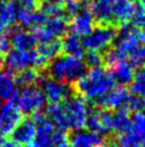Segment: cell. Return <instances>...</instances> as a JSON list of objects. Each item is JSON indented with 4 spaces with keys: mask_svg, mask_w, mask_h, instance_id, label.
<instances>
[{
    "mask_svg": "<svg viewBox=\"0 0 145 147\" xmlns=\"http://www.w3.org/2000/svg\"><path fill=\"white\" fill-rule=\"evenodd\" d=\"M114 84L115 81L108 69L93 67L72 83V88L75 94L94 102L113 88Z\"/></svg>",
    "mask_w": 145,
    "mask_h": 147,
    "instance_id": "obj_1",
    "label": "cell"
},
{
    "mask_svg": "<svg viewBox=\"0 0 145 147\" xmlns=\"http://www.w3.org/2000/svg\"><path fill=\"white\" fill-rule=\"evenodd\" d=\"M86 65L80 58L69 55H59L53 59L47 67L49 78L58 82L74 83L86 71Z\"/></svg>",
    "mask_w": 145,
    "mask_h": 147,
    "instance_id": "obj_2",
    "label": "cell"
},
{
    "mask_svg": "<svg viewBox=\"0 0 145 147\" xmlns=\"http://www.w3.org/2000/svg\"><path fill=\"white\" fill-rule=\"evenodd\" d=\"M117 26L113 24H97L92 31L83 36L81 43L84 49H97L104 52L111 46L113 41L117 38Z\"/></svg>",
    "mask_w": 145,
    "mask_h": 147,
    "instance_id": "obj_3",
    "label": "cell"
},
{
    "mask_svg": "<svg viewBox=\"0 0 145 147\" xmlns=\"http://www.w3.org/2000/svg\"><path fill=\"white\" fill-rule=\"evenodd\" d=\"M65 110L71 130H82L85 128L89 115V106L84 98L74 94L62 103Z\"/></svg>",
    "mask_w": 145,
    "mask_h": 147,
    "instance_id": "obj_4",
    "label": "cell"
},
{
    "mask_svg": "<svg viewBox=\"0 0 145 147\" xmlns=\"http://www.w3.org/2000/svg\"><path fill=\"white\" fill-rule=\"evenodd\" d=\"M15 100L21 113L28 115H33L36 112L42 111L47 101L44 91L36 85L23 87Z\"/></svg>",
    "mask_w": 145,
    "mask_h": 147,
    "instance_id": "obj_5",
    "label": "cell"
},
{
    "mask_svg": "<svg viewBox=\"0 0 145 147\" xmlns=\"http://www.w3.org/2000/svg\"><path fill=\"white\" fill-rule=\"evenodd\" d=\"M36 84L40 85V88L44 91L49 103H63L72 96V91L74 92L72 86H69L67 83L58 82L51 78H47L43 72Z\"/></svg>",
    "mask_w": 145,
    "mask_h": 147,
    "instance_id": "obj_6",
    "label": "cell"
},
{
    "mask_svg": "<svg viewBox=\"0 0 145 147\" xmlns=\"http://www.w3.org/2000/svg\"><path fill=\"white\" fill-rule=\"evenodd\" d=\"M23 119V113L15 99L9 100L0 107V138L8 136Z\"/></svg>",
    "mask_w": 145,
    "mask_h": 147,
    "instance_id": "obj_7",
    "label": "cell"
},
{
    "mask_svg": "<svg viewBox=\"0 0 145 147\" xmlns=\"http://www.w3.org/2000/svg\"><path fill=\"white\" fill-rule=\"evenodd\" d=\"M129 96V90L126 88V86H114L102 97L95 100L94 103L97 107H102L110 111L118 110L127 103Z\"/></svg>",
    "mask_w": 145,
    "mask_h": 147,
    "instance_id": "obj_8",
    "label": "cell"
},
{
    "mask_svg": "<svg viewBox=\"0 0 145 147\" xmlns=\"http://www.w3.org/2000/svg\"><path fill=\"white\" fill-rule=\"evenodd\" d=\"M30 65L31 59L29 51L24 52L14 49L9 51L3 57V65L7 68V71L12 74L19 73L23 70L27 69Z\"/></svg>",
    "mask_w": 145,
    "mask_h": 147,
    "instance_id": "obj_9",
    "label": "cell"
},
{
    "mask_svg": "<svg viewBox=\"0 0 145 147\" xmlns=\"http://www.w3.org/2000/svg\"><path fill=\"white\" fill-rule=\"evenodd\" d=\"M36 134V123L32 117L23 118L16 128L11 133V139L15 141L18 145H28L32 143L35 139Z\"/></svg>",
    "mask_w": 145,
    "mask_h": 147,
    "instance_id": "obj_10",
    "label": "cell"
},
{
    "mask_svg": "<svg viewBox=\"0 0 145 147\" xmlns=\"http://www.w3.org/2000/svg\"><path fill=\"white\" fill-rule=\"evenodd\" d=\"M95 27V20L92 13L90 12L88 8L81 10L79 13L72 16V20L69 22V29L71 32L75 33L77 36H86Z\"/></svg>",
    "mask_w": 145,
    "mask_h": 147,
    "instance_id": "obj_11",
    "label": "cell"
},
{
    "mask_svg": "<svg viewBox=\"0 0 145 147\" xmlns=\"http://www.w3.org/2000/svg\"><path fill=\"white\" fill-rule=\"evenodd\" d=\"M137 11V5L131 0H113L112 16L115 26L126 24L133 20Z\"/></svg>",
    "mask_w": 145,
    "mask_h": 147,
    "instance_id": "obj_12",
    "label": "cell"
},
{
    "mask_svg": "<svg viewBox=\"0 0 145 147\" xmlns=\"http://www.w3.org/2000/svg\"><path fill=\"white\" fill-rule=\"evenodd\" d=\"M113 0H90L88 9L92 13L97 24H113L112 16Z\"/></svg>",
    "mask_w": 145,
    "mask_h": 147,
    "instance_id": "obj_13",
    "label": "cell"
},
{
    "mask_svg": "<svg viewBox=\"0 0 145 147\" xmlns=\"http://www.w3.org/2000/svg\"><path fill=\"white\" fill-rule=\"evenodd\" d=\"M10 40L11 44L14 46L15 49L28 52L33 49L36 41L30 31H26L20 27H12L10 30Z\"/></svg>",
    "mask_w": 145,
    "mask_h": 147,
    "instance_id": "obj_14",
    "label": "cell"
},
{
    "mask_svg": "<svg viewBox=\"0 0 145 147\" xmlns=\"http://www.w3.org/2000/svg\"><path fill=\"white\" fill-rule=\"evenodd\" d=\"M110 73L113 76L114 81L117 82L120 85L126 86L128 84H131L134 78V70L132 65L127 60H122L113 65L109 67Z\"/></svg>",
    "mask_w": 145,
    "mask_h": 147,
    "instance_id": "obj_15",
    "label": "cell"
},
{
    "mask_svg": "<svg viewBox=\"0 0 145 147\" xmlns=\"http://www.w3.org/2000/svg\"><path fill=\"white\" fill-rule=\"evenodd\" d=\"M62 54L80 59L84 57L85 49L81 43L79 36L72 32L65 34L64 39L62 40Z\"/></svg>",
    "mask_w": 145,
    "mask_h": 147,
    "instance_id": "obj_16",
    "label": "cell"
},
{
    "mask_svg": "<svg viewBox=\"0 0 145 147\" xmlns=\"http://www.w3.org/2000/svg\"><path fill=\"white\" fill-rule=\"evenodd\" d=\"M46 115L49 120L58 127V129L69 130V120L62 103H49L46 109Z\"/></svg>",
    "mask_w": 145,
    "mask_h": 147,
    "instance_id": "obj_17",
    "label": "cell"
},
{
    "mask_svg": "<svg viewBox=\"0 0 145 147\" xmlns=\"http://www.w3.org/2000/svg\"><path fill=\"white\" fill-rule=\"evenodd\" d=\"M55 125L49 118L43 120L36 125V134L33 143L37 147H50L51 146V136L55 132Z\"/></svg>",
    "mask_w": 145,
    "mask_h": 147,
    "instance_id": "obj_18",
    "label": "cell"
},
{
    "mask_svg": "<svg viewBox=\"0 0 145 147\" xmlns=\"http://www.w3.org/2000/svg\"><path fill=\"white\" fill-rule=\"evenodd\" d=\"M112 130L116 134H122V133H125L127 131L131 130L130 111L127 109L126 105L118 109L115 113H113Z\"/></svg>",
    "mask_w": 145,
    "mask_h": 147,
    "instance_id": "obj_19",
    "label": "cell"
},
{
    "mask_svg": "<svg viewBox=\"0 0 145 147\" xmlns=\"http://www.w3.org/2000/svg\"><path fill=\"white\" fill-rule=\"evenodd\" d=\"M18 96L17 85L14 80V74L5 71L0 81V102L16 99Z\"/></svg>",
    "mask_w": 145,
    "mask_h": 147,
    "instance_id": "obj_20",
    "label": "cell"
},
{
    "mask_svg": "<svg viewBox=\"0 0 145 147\" xmlns=\"http://www.w3.org/2000/svg\"><path fill=\"white\" fill-rule=\"evenodd\" d=\"M19 9L18 0H5L0 3V18L7 26L15 24L17 21V11Z\"/></svg>",
    "mask_w": 145,
    "mask_h": 147,
    "instance_id": "obj_21",
    "label": "cell"
},
{
    "mask_svg": "<svg viewBox=\"0 0 145 147\" xmlns=\"http://www.w3.org/2000/svg\"><path fill=\"white\" fill-rule=\"evenodd\" d=\"M44 26L48 28L55 37H60V36H65L67 30H69V18L64 15L62 16H48L46 20Z\"/></svg>",
    "mask_w": 145,
    "mask_h": 147,
    "instance_id": "obj_22",
    "label": "cell"
},
{
    "mask_svg": "<svg viewBox=\"0 0 145 147\" xmlns=\"http://www.w3.org/2000/svg\"><path fill=\"white\" fill-rule=\"evenodd\" d=\"M36 51L48 61H51L57 56L62 54V40L56 38L47 43H40Z\"/></svg>",
    "mask_w": 145,
    "mask_h": 147,
    "instance_id": "obj_23",
    "label": "cell"
},
{
    "mask_svg": "<svg viewBox=\"0 0 145 147\" xmlns=\"http://www.w3.org/2000/svg\"><path fill=\"white\" fill-rule=\"evenodd\" d=\"M43 71L37 70L35 68H27V69L23 70L21 72L17 73L16 75H14V80L16 83L17 86H21V87H27V86L35 85L39 78L42 74Z\"/></svg>",
    "mask_w": 145,
    "mask_h": 147,
    "instance_id": "obj_24",
    "label": "cell"
},
{
    "mask_svg": "<svg viewBox=\"0 0 145 147\" xmlns=\"http://www.w3.org/2000/svg\"><path fill=\"white\" fill-rule=\"evenodd\" d=\"M115 147H142V141L134 132L131 130L122 134H115L112 138Z\"/></svg>",
    "mask_w": 145,
    "mask_h": 147,
    "instance_id": "obj_25",
    "label": "cell"
},
{
    "mask_svg": "<svg viewBox=\"0 0 145 147\" xmlns=\"http://www.w3.org/2000/svg\"><path fill=\"white\" fill-rule=\"evenodd\" d=\"M69 141V147H95L93 142L92 131L89 130H77L75 131Z\"/></svg>",
    "mask_w": 145,
    "mask_h": 147,
    "instance_id": "obj_26",
    "label": "cell"
},
{
    "mask_svg": "<svg viewBox=\"0 0 145 147\" xmlns=\"http://www.w3.org/2000/svg\"><path fill=\"white\" fill-rule=\"evenodd\" d=\"M130 91L136 96L145 97V65L139 67L130 84Z\"/></svg>",
    "mask_w": 145,
    "mask_h": 147,
    "instance_id": "obj_27",
    "label": "cell"
},
{
    "mask_svg": "<svg viewBox=\"0 0 145 147\" xmlns=\"http://www.w3.org/2000/svg\"><path fill=\"white\" fill-rule=\"evenodd\" d=\"M29 31L33 36L34 40L40 43H47L56 39L53 32L48 28H46L44 25H32Z\"/></svg>",
    "mask_w": 145,
    "mask_h": 147,
    "instance_id": "obj_28",
    "label": "cell"
},
{
    "mask_svg": "<svg viewBox=\"0 0 145 147\" xmlns=\"http://www.w3.org/2000/svg\"><path fill=\"white\" fill-rule=\"evenodd\" d=\"M131 129L136 134L145 142V113L142 111L134 112L131 118Z\"/></svg>",
    "mask_w": 145,
    "mask_h": 147,
    "instance_id": "obj_29",
    "label": "cell"
},
{
    "mask_svg": "<svg viewBox=\"0 0 145 147\" xmlns=\"http://www.w3.org/2000/svg\"><path fill=\"white\" fill-rule=\"evenodd\" d=\"M41 11L45 13L47 16H62L64 15V8L62 5V0L44 2L40 5Z\"/></svg>",
    "mask_w": 145,
    "mask_h": 147,
    "instance_id": "obj_30",
    "label": "cell"
},
{
    "mask_svg": "<svg viewBox=\"0 0 145 147\" xmlns=\"http://www.w3.org/2000/svg\"><path fill=\"white\" fill-rule=\"evenodd\" d=\"M84 63L90 68L93 67H101L104 63V54L101 51L97 49H89L84 54Z\"/></svg>",
    "mask_w": 145,
    "mask_h": 147,
    "instance_id": "obj_31",
    "label": "cell"
},
{
    "mask_svg": "<svg viewBox=\"0 0 145 147\" xmlns=\"http://www.w3.org/2000/svg\"><path fill=\"white\" fill-rule=\"evenodd\" d=\"M62 5L69 16H74L82 10L83 2L82 0H62Z\"/></svg>",
    "mask_w": 145,
    "mask_h": 147,
    "instance_id": "obj_32",
    "label": "cell"
},
{
    "mask_svg": "<svg viewBox=\"0 0 145 147\" xmlns=\"http://www.w3.org/2000/svg\"><path fill=\"white\" fill-rule=\"evenodd\" d=\"M130 112H138L145 109V97H140L136 94L129 96L128 101L125 104Z\"/></svg>",
    "mask_w": 145,
    "mask_h": 147,
    "instance_id": "obj_33",
    "label": "cell"
},
{
    "mask_svg": "<svg viewBox=\"0 0 145 147\" xmlns=\"http://www.w3.org/2000/svg\"><path fill=\"white\" fill-rule=\"evenodd\" d=\"M129 62L132 65V67H141L145 65V43L137 49L136 53H133L131 56H129Z\"/></svg>",
    "mask_w": 145,
    "mask_h": 147,
    "instance_id": "obj_34",
    "label": "cell"
},
{
    "mask_svg": "<svg viewBox=\"0 0 145 147\" xmlns=\"http://www.w3.org/2000/svg\"><path fill=\"white\" fill-rule=\"evenodd\" d=\"M11 40L10 37L7 34H3L0 37V56L3 57L5 54L8 53L11 49Z\"/></svg>",
    "mask_w": 145,
    "mask_h": 147,
    "instance_id": "obj_35",
    "label": "cell"
},
{
    "mask_svg": "<svg viewBox=\"0 0 145 147\" xmlns=\"http://www.w3.org/2000/svg\"><path fill=\"white\" fill-rule=\"evenodd\" d=\"M0 147H19V145L8 136L0 138Z\"/></svg>",
    "mask_w": 145,
    "mask_h": 147,
    "instance_id": "obj_36",
    "label": "cell"
},
{
    "mask_svg": "<svg viewBox=\"0 0 145 147\" xmlns=\"http://www.w3.org/2000/svg\"><path fill=\"white\" fill-rule=\"evenodd\" d=\"M7 31H8V26L4 24V22L0 18V37L5 34Z\"/></svg>",
    "mask_w": 145,
    "mask_h": 147,
    "instance_id": "obj_37",
    "label": "cell"
},
{
    "mask_svg": "<svg viewBox=\"0 0 145 147\" xmlns=\"http://www.w3.org/2000/svg\"><path fill=\"white\" fill-rule=\"evenodd\" d=\"M53 147H69V140H65L63 142H60V143L53 145Z\"/></svg>",
    "mask_w": 145,
    "mask_h": 147,
    "instance_id": "obj_38",
    "label": "cell"
},
{
    "mask_svg": "<svg viewBox=\"0 0 145 147\" xmlns=\"http://www.w3.org/2000/svg\"><path fill=\"white\" fill-rule=\"evenodd\" d=\"M140 28H142L145 31V16H144V18H143V21H142L141 25H140Z\"/></svg>",
    "mask_w": 145,
    "mask_h": 147,
    "instance_id": "obj_39",
    "label": "cell"
},
{
    "mask_svg": "<svg viewBox=\"0 0 145 147\" xmlns=\"http://www.w3.org/2000/svg\"><path fill=\"white\" fill-rule=\"evenodd\" d=\"M2 67H3V57L0 56V69H2Z\"/></svg>",
    "mask_w": 145,
    "mask_h": 147,
    "instance_id": "obj_40",
    "label": "cell"
},
{
    "mask_svg": "<svg viewBox=\"0 0 145 147\" xmlns=\"http://www.w3.org/2000/svg\"><path fill=\"white\" fill-rule=\"evenodd\" d=\"M25 147H37V146H36L35 144H34V143L32 142V143H30V144H28V145H26Z\"/></svg>",
    "mask_w": 145,
    "mask_h": 147,
    "instance_id": "obj_41",
    "label": "cell"
},
{
    "mask_svg": "<svg viewBox=\"0 0 145 147\" xmlns=\"http://www.w3.org/2000/svg\"><path fill=\"white\" fill-rule=\"evenodd\" d=\"M2 78H3V73H2V72H0V81L2 80Z\"/></svg>",
    "mask_w": 145,
    "mask_h": 147,
    "instance_id": "obj_42",
    "label": "cell"
},
{
    "mask_svg": "<svg viewBox=\"0 0 145 147\" xmlns=\"http://www.w3.org/2000/svg\"><path fill=\"white\" fill-rule=\"evenodd\" d=\"M141 1H142V5H143V7H144V8H145V0H141Z\"/></svg>",
    "mask_w": 145,
    "mask_h": 147,
    "instance_id": "obj_43",
    "label": "cell"
},
{
    "mask_svg": "<svg viewBox=\"0 0 145 147\" xmlns=\"http://www.w3.org/2000/svg\"><path fill=\"white\" fill-rule=\"evenodd\" d=\"M45 2H50V1H55V0H43Z\"/></svg>",
    "mask_w": 145,
    "mask_h": 147,
    "instance_id": "obj_44",
    "label": "cell"
},
{
    "mask_svg": "<svg viewBox=\"0 0 145 147\" xmlns=\"http://www.w3.org/2000/svg\"><path fill=\"white\" fill-rule=\"evenodd\" d=\"M3 1H5V0H0V3H1V2H3Z\"/></svg>",
    "mask_w": 145,
    "mask_h": 147,
    "instance_id": "obj_45",
    "label": "cell"
},
{
    "mask_svg": "<svg viewBox=\"0 0 145 147\" xmlns=\"http://www.w3.org/2000/svg\"><path fill=\"white\" fill-rule=\"evenodd\" d=\"M142 147H145V143H144V145H143V146H142Z\"/></svg>",
    "mask_w": 145,
    "mask_h": 147,
    "instance_id": "obj_46",
    "label": "cell"
},
{
    "mask_svg": "<svg viewBox=\"0 0 145 147\" xmlns=\"http://www.w3.org/2000/svg\"><path fill=\"white\" fill-rule=\"evenodd\" d=\"M131 1H133V0H131Z\"/></svg>",
    "mask_w": 145,
    "mask_h": 147,
    "instance_id": "obj_47",
    "label": "cell"
}]
</instances>
